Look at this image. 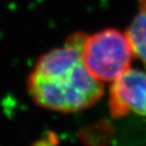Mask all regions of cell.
I'll list each match as a JSON object with an SVG mask.
<instances>
[{
    "label": "cell",
    "mask_w": 146,
    "mask_h": 146,
    "mask_svg": "<svg viewBox=\"0 0 146 146\" xmlns=\"http://www.w3.org/2000/svg\"><path fill=\"white\" fill-rule=\"evenodd\" d=\"M86 38L81 33L72 35L65 45L51 50L36 62L27 88L39 106L73 113L91 107L103 96L102 82L89 73L82 58Z\"/></svg>",
    "instance_id": "obj_1"
},
{
    "label": "cell",
    "mask_w": 146,
    "mask_h": 146,
    "mask_svg": "<svg viewBox=\"0 0 146 146\" xmlns=\"http://www.w3.org/2000/svg\"><path fill=\"white\" fill-rule=\"evenodd\" d=\"M126 33L106 29L87 36L82 58L87 70L100 82H114L130 70L134 57Z\"/></svg>",
    "instance_id": "obj_2"
},
{
    "label": "cell",
    "mask_w": 146,
    "mask_h": 146,
    "mask_svg": "<svg viewBox=\"0 0 146 146\" xmlns=\"http://www.w3.org/2000/svg\"><path fill=\"white\" fill-rule=\"evenodd\" d=\"M111 114L120 118L129 113L146 117V72L130 69L112 83L109 96Z\"/></svg>",
    "instance_id": "obj_3"
},
{
    "label": "cell",
    "mask_w": 146,
    "mask_h": 146,
    "mask_svg": "<svg viewBox=\"0 0 146 146\" xmlns=\"http://www.w3.org/2000/svg\"><path fill=\"white\" fill-rule=\"evenodd\" d=\"M126 34L134 55L146 66V7L141 9L133 18Z\"/></svg>",
    "instance_id": "obj_4"
},
{
    "label": "cell",
    "mask_w": 146,
    "mask_h": 146,
    "mask_svg": "<svg viewBox=\"0 0 146 146\" xmlns=\"http://www.w3.org/2000/svg\"><path fill=\"white\" fill-rule=\"evenodd\" d=\"M140 2L144 5V7H146V0H140Z\"/></svg>",
    "instance_id": "obj_5"
}]
</instances>
